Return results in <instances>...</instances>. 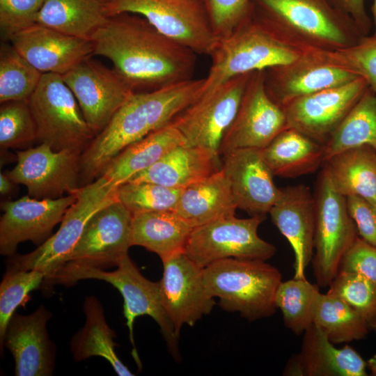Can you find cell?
Here are the masks:
<instances>
[{
	"mask_svg": "<svg viewBox=\"0 0 376 376\" xmlns=\"http://www.w3.org/2000/svg\"><path fill=\"white\" fill-rule=\"evenodd\" d=\"M104 7L107 17L129 13L144 17L196 54L210 56L219 40L202 0H111Z\"/></svg>",
	"mask_w": 376,
	"mask_h": 376,
	"instance_id": "cell-10",
	"label": "cell"
},
{
	"mask_svg": "<svg viewBox=\"0 0 376 376\" xmlns=\"http://www.w3.org/2000/svg\"><path fill=\"white\" fill-rule=\"evenodd\" d=\"M260 151L273 175L283 178L313 173L324 164V146L291 127Z\"/></svg>",
	"mask_w": 376,
	"mask_h": 376,
	"instance_id": "cell-29",
	"label": "cell"
},
{
	"mask_svg": "<svg viewBox=\"0 0 376 376\" xmlns=\"http://www.w3.org/2000/svg\"><path fill=\"white\" fill-rule=\"evenodd\" d=\"M107 18L101 0H45L35 24L91 40Z\"/></svg>",
	"mask_w": 376,
	"mask_h": 376,
	"instance_id": "cell-33",
	"label": "cell"
},
{
	"mask_svg": "<svg viewBox=\"0 0 376 376\" xmlns=\"http://www.w3.org/2000/svg\"><path fill=\"white\" fill-rule=\"evenodd\" d=\"M132 213L118 200L105 205L88 221L65 263L102 269L117 266L132 246Z\"/></svg>",
	"mask_w": 376,
	"mask_h": 376,
	"instance_id": "cell-17",
	"label": "cell"
},
{
	"mask_svg": "<svg viewBox=\"0 0 376 376\" xmlns=\"http://www.w3.org/2000/svg\"><path fill=\"white\" fill-rule=\"evenodd\" d=\"M182 189L150 182H126L117 187V200L132 214L174 211Z\"/></svg>",
	"mask_w": 376,
	"mask_h": 376,
	"instance_id": "cell-38",
	"label": "cell"
},
{
	"mask_svg": "<svg viewBox=\"0 0 376 376\" xmlns=\"http://www.w3.org/2000/svg\"><path fill=\"white\" fill-rule=\"evenodd\" d=\"M207 292L227 312H238L249 322L276 311L275 295L282 281L279 270L266 260L224 258L203 269Z\"/></svg>",
	"mask_w": 376,
	"mask_h": 376,
	"instance_id": "cell-5",
	"label": "cell"
},
{
	"mask_svg": "<svg viewBox=\"0 0 376 376\" xmlns=\"http://www.w3.org/2000/svg\"><path fill=\"white\" fill-rule=\"evenodd\" d=\"M81 152L56 151L44 143L17 152V164L6 174L36 199L58 198L80 187Z\"/></svg>",
	"mask_w": 376,
	"mask_h": 376,
	"instance_id": "cell-13",
	"label": "cell"
},
{
	"mask_svg": "<svg viewBox=\"0 0 376 376\" xmlns=\"http://www.w3.org/2000/svg\"><path fill=\"white\" fill-rule=\"evenodd\" d=\"M324 52L331 61L363 78L376 91V36H363L352 46Z\"/></svg>",
	"mask_w": 376,
	"mask_h": 376,
	"instance_id": "cell-42",
	"label": "cell"
},
{
	"mask_svg": "<svg viewBox=\"0 0 376 376\" xmlns=\"http://www.w3.org/2000/svg\"><path fill=\"white\" fill-rule=\"evenodd\" d=\"M221 169L237 207L250 217L266 219L281 194L260 149L240 148L223 156Z\"/></svg>",
	"mask_w": 376,
	"mask_h": 376,
	"instance_id": "cell-21",
	"label": "cell"
},
{
	"mask_svg": "<svg viewBox=\"0 0 376 376\" xmlns=\"http://www.w3.org/2000/svg\"><path fill=\"white\" fill-rule=\"evenodd\" d=\"M183 144H187L185 138L170 123L126 147L109 162L100 175L118 187Z\"/></svg>",
	"mask_w": 376,
	"mask_h": 376,
	"instance_id": "cell-28",
	"label": "cell"
},
{
	"mask_svg": "<svg viewBox=\"0 0 376 376\" xmlns=\"http://www.w3.org/2000/svg\"><path fill=\"white\" fill-rule=\"evenodd\" d=\"M74 194L58 198L36 199L29 195L1 204L0 253L10 257L17 245L31 241L40 245L61 223L68 208L75 201Z\"/></svg>",
	"mask_w": 376,
	"mask_h": 376,
	"instance_id": "cell-20",
	"label": "cell"
},
{
	"mask_svg": "<svg viewBox=\"0 0 376 376\" xmlns=\"http://www.w3.org/2000/svg\"><path fill=\"white\" fill-rule=\"evenodd\" d=\"M42 74L10 44L0 54V102L29 100Z\"/></svg>",
	"mask_w": 376,
	"mask_h": 376,
	"instance_id": "cell-37",
	"label": "cell"
},
{
	"mask_svg": "<svg viewBox=\"0 0 376 376\" xmlns=\"http://www.w3.org/2000/svg\"><path fill=\"white\" fill-rule=\"evenodd\" d=\"M91 40L93 56L109 59L134 92L151 91L193 79L196 54L139 15L123 13L108 17Z\"/></svg>",
	"mask_w": 376,
	"mask_h": 376,
	"instance_id": "cell-1",
	"label": "cell"
},
{
	"mask_svg": "<svg viewBox=\"0 0 376 376\" xmlns=\"http://www.w3.org/2000/svg\"><path fill=\"white\" fill-rule=\"evenodd\" d=\"M368 88L366 81L357 77L295 99L281 107L288 127L324 146Z\"/></svg>",
	"mask_w": 376,
	"mask_h": 376,
	"instance_id": "cell-18",
	"label": "cell"
},
{
	"mask_svg": "<svg viewBox=\"0 0 376 376\" xmlns=\"http://www.w3.org/2000/svg\"><path fill=\"white\" fill-rule=\"evenodd\" d=\"M116 267L114 271L107 272L100 268L68 263L45 283L72 285L81 279H98L109 283L123 296V314L129 329L132 354L139 368H141V363L134 341L133 325L135 319L141 315H149L156 322L169 352L175 359L180 358L179 338L163 306L159 282H152L144 277L128 255Z\"/></svg>",
	"mask_w": 376,
	"mask_h": 376,
	"instance_id": "cell-6",
	"label": "cell"
},
{
	"mask_svg": "<svg viewBox=\"0 0 376 376\" xmlns=\"http://www.w3.org/2000/svg\"><path fill=\"white\" fill-rule=\"evenodd\" d=\"M338 272L357 273L376 284V247L359 236L343 256Z\"/></svg>",
	"mask_w": 376,
	"mask_h": 376,
	"instance_id": "cell-45",
	"label": "cell"
},
{
	"mask_svg": "<svg viewBox=\"0 0 376 376\" xmlns=\"http://www.w3.org/2000/svg\"><path fill=\"white\" fill-rule=\"evenodd\" d=\"M313 196V274L317 284L327 287L337 275L343 256L359 235L348 210L347 198L335 189L324 166L318 175Z\"/></svg>",
	"mask_w": 376,
	"mask_h": 376,
	"instance_id": "cell-9",
	"label": "cell"
},
{
	"mask_svg": "<svg viewBox=\"0 0 376 376\" xmlns=\"http://www.w3.org/2000/svg\"><path fill=\"white\" fill-rule=\"evenodd\" d=\"M237 209L221 169L182 189L174 212L193 228L235 216Z\"/></svg>",
	"mask_w": 376,
	"mask_h": 376,
	"instance_id": "cell-27",
	"label": "cell"
},
{
	"mask_svg": "<svg viewBox=\"0 0 376 376\" xmlns=\"http://www.w3.org/2000/svg\"><path fill=\"white\" fill-rule=\"evenodd\" d=\"M370 373L373 376H376V367L370 368Z\"/></svg>",
	"mask_w": 376,
	"mask_h": 376,
	"instance_id": "cell-51",
	"label": "cell"
},
{
	"mask_svg": "<svg viewBox=\"0 0 376 376\" xmlns=\"http://www.w3.org/2000/svg\"><path fill=\"white\" fill-rule=\"evenodd\" d=\"M357 77L319 49H308L290 63L264 70L266 91L280 107L299 97L349 83Z\"/></svg>",
	"mask_w": 376,
	"mask_h": 376,
	"instance_id": "cell-15",
	"label": "cell"
},
{
	"mask_svg": "<svg viewBox=\"0 0 376 376\" xmlns=\"http://www.w3.org/2000/svg\"><path fill=\"white\" fill-rule=\"evenodd\" d=\"M329 1L338 10L352 18L363 35L369 34L373 22L366 10L365 0Z\"/></svg>",
	"mask_w": 376,
	"mask_h": 376,
	"instance_id": "cell-47",
	"label": "cell"
},
{
	"mask_svg": "<svg viewBox=\"0 0 376 376\" xmlns=\"http://www.w3.org/2000/svg\"><path fill=\"white\" fill-rule=\"evenodd\" d=\"M287 127L283 108L266 91L264 70L254 71L235 117L222 139L219 155L240 148L260 150Z\"/></svg>",
	"mask_w": 376,
	"mask_h": 376,
	"instance_id": "cell-14",
	"label": "cell"
},
{
	"mask_svg": "<svg viewBox=\"0 0 376 376\" xmlns=\"http://www.w3.org/2000/svg\"><path fill=\"white\" fill-rule=\"evenodd\" d=\"M91 56L62 77L97 135L134 91L113 69H109Z\"/></svg>",
	"mask_w": 376,
	"mask_h": 376,
	"instance_id": "cell-16",
	"label": "cell"
},
{
	"mask_svg": "<svg viewBox=\"0 0 376 376\" xmlns=\"http://www.w3.org/2000/svg\"><path fill=\"white\" fill-rule=\"evenodd\" d=\"M51 313L43 306L29 315L14 313L6 327L3 347L15 360L16 376H49L54 366L55 349L47 322Z\"/></svg>",
	"mask_w": 376,
	"mask_h": 376,
	"instance_id": "cell-24",
	"label": "cell"
},
{
	"mask_svg": "<svg viewBox=\"0 0 376 376\" xmlns=\"http://www.w3.org/2000/svg\"><path fill=\"white\" fill-rule=\"evenodd\" d=\"M7 39L42 74L63 75L93 54L91 40L70 36L38 24L19 30Z\"/></svg>",
	"mask_w": 376,
	"mask_h": 376,
	"instance_id": "cell-22",
	"label": "cell"
},
{
	"mask_svg": "<svg viewBox=\"0 0 376 376\" xmlns=\"http://www.w3.org/2000/svg\"><path fill=\"white\" fill-rule=\"evenodd\" d=\"M219 39L230 34L248 16L253 0H202Z\"/></svg>",
	"mask_w": 376,
	"mask_h": 376,
	"instance_id": "cell-43",
	"label": "cell"
},
{
	"mask_svg": "<svg viewBox=\"0 0 376 376\" xmlns=\"http://www.w3.org/2000/svg\"><path fill=\"white\" fill-rule=\"evenodd\" d=\"M45 274L36 269L22 270L7 267L0 284V347L3 352V340L7 325L19 306L30 299V292L38 288Z\"/></svg>",
	"mask_w": 376,
	"mask_h": 376,
	"instance_id": "cell-39",
	"label": "cell"
},
{
	"mask_svg": "<svg viewBox=\"0 0 376 376\" xmlns=\"http://www.w3.org/2000/svg\"><path fill=\"white\" fill-rule=\"evenodd\" d=\"M205 78L134 92L80 157V186L91 183L130 144L169 124L201 96Z\"/></svg>",
	"mask_w": 376,
	"mask_h": 376,
	"instance_id": "cell-2",
	"label": "cell"
},
{
	"mask_svg": "<svg viewBox=\"0 0 376 376\" xmlns=\"http://www.w3.org/2000/svg\"><path fill=\"white\" fill-rule=\"evenodd\" d=\"M162 261L163 274L159 281L161 299L179 338L184 325L193 327L211 313L216 302L206 291L203 269L184 251Z\"/></svg>",
	"mask_w": 376,
	"mask_h": 376,
	"instance_id": "cell-19",
	"label": "cell"
},
{
	"mask_svg": "<svg viewBox=\"0 0 376 376\" xmlns=\"http://www.w3.org/2000/svg\"><path fill=\"white\" fill-rule=\"evenodd\" d=\"M362 146L376 150V91L369 87L324 145V163L340 152Z\"/></svg>",
	"mask_w": 376,
	"mask_h": 376,
	"instance_id": "cell-34",
	"label": "cell"
},
{
	"mask_svg": "<svg viewBox=\"0 0 376 376\" xmlns=\"http://www.w3.org/2000/svg\"><path fill=\"white\" fill-rule=\"evenodd\" d=\"M265 220L233 216L194 228L184 252L202 269L229 258L267 260L276 249L258 235V226Z\"/></svg>",
	"mask_w": 376,
	"mask_h": 376,
	"instance_id": "cell-11",
	"label": "cell"
},
{
	"mask_svg": "<svg viewBox=\"0 0 376 376\" xmlns=\"http://www.w3.org/2000/svg\"><path fill=\"white\" fill-rule=\"evenodd\" d=\"M269 214L294 252V278L305 279L313 259L315 234V200L308 187L289 185L281 194Z\"/></svg>",
	"mask_w": 376,
	"mask_h": 376,
	"instance_id": "cell-23",
	"label": "cell"
},
{
	"mask_svg": "<svg viewBox=\"0 0 376 376\" xmlns=\"http://www.w3.org/2000/svg\"><path fill=\"white\" fill-rule=\"evenodd\" d=\"M28 102L40 143L82 153L96 136L61 75L42 74Z\"/></svg>",
	"mask_w": 376,
	"mask_h": 376,
	"instance_id": "cell-8",
	"label": "cell"
},
{
	"mask_svg": "<svg viewBox=\"0 0 376 376\" xmlns=\"http://www.w3.org/2000/svg\"><path fill=\"white\" fill-rule=\"evenodd\" d=\"M308 49H313L287 38L258 17L252 8L230 34L219 40L210 55L212 64L203 93L235 76L290 63Z\"/></svg>",
	"mask_w": 376,
	"mask_h": 376,
	"instance_id": "cell-3",
	"label": "cell"
},
{
	"mask_svg": "<svg viewBox=\"0 0 376 376\" xmlns=\"http://www.w3.org/2000/svg\"><path fill=\"white\" fill-rule=\"evenodd\" d=\"M335 189L376 207V150L368 146L340 152L323 164Z\"/></svg>",
	"mask_w": 376,
	"mask_h": 376,
	"instance_id": "cell-30",
	"label": "cell"
},
{
	"mask_svg": "<svg viewBox=\"0 0 376 376\" xmlns=\"http://www.w3.org/2000/svg\"><path fill=\"white\" fill-rule=\"evenodd\" d=\"M221 166L219 155L206 148L183 144L128 181L150 182L182 189L219 171Z\"/></svg>",
	"mask_w": 376,
	"mask_h": 376,
	"instance_id": "cell-26",
	"label": "cell"
},
{
	"mask_svg": "<svg viewBox=\"0 0 376 376\" xmlns=\"http://www.w3.org/2000/svg\"><path fill=\"white\" fill-rule=\"evenodd\" d=\"M36 139V123L28 100L1 103V149L25 147Z\"/></svg>",
	"mask_w": 376,
	"mask_h": 376,
	"instance_id": "cell-41",
	"label": "cell"
},
{
	"mask_svg": "<svg viewBox=\"0 0 376 376\" xmlns=\"http://www.w3.org/2000/svg\"><path fill=\"white\" fill-rule=\"evenodd\" d=\"M313 324L334 344L362 340L370 329L357 312L341 298L329 292L319 295Z\"/></svg>",
	"mask_w": 376,
	"mask_h": 376,
	"instance_id": "cell-35",
	"label": "cell"
},
{
	"mask_svg": "<svg viewBox=\"0 0 376 376\" xmlns=\"http://www.w3.org/2000/svg\"><path fill=\"white\" fill-rule=\"evenodd\" d=\"M367 366L370 368L376 367V353L367 361Z\"/></svg>",
	"mask_w": 376,
	"mask_h": 376,
	"instance_id": "cell-50",
	"label": "cell"
},
{
	"mask_svg": "<svg viewBox=\"0 0 376 376\" xmlns=\"http://www.w3.org/2000/svg\"><path fill=\"white\" fill-rule=\"evenodd\" d=\"M367 362L352 347H336L315 324L304 332L300 352L283 371L289 376H366Z\"/></svg>",
	"mask_w": 376,
	"mask_h": 376,
	"instance_id": "cell-25",
	"label": "cell"
},
{
	"mask_svg": "<svg viewBox=\"0 0 376 376\" xmlns=\"http://www.w3.org/2000/svg\"><path fill=\"white\" fill-rule=\"evenodd\" d=\"M346 198L359 236L376 247V207L358 196Z\"/></svg>",
	"mask_w": 376,
	"mask_h": 376,
	"instance_id": "cell-46",
	"label": "cell"
},
{
	"mask_svg": "<svg viewBox=\"0 0 376 376\" xmlns=\"http://www.w3.org/2000/svg\"><path fill=\"white\" fill-rule=\"evenodd\" d=\"M45 0H0V26L3 36L31 26Z\"/></svg>",
	"mask_w": 376,
	"mask_h": 376,
	"instance_id": "cell-44",
	"label": "cell"
},
{
	"mask_svg": "<svg viewBox=\"0 0 376 376\" xmlns=\"http://www.w3.org/2000/svg\"><path fill=\"white\" fill-rule=\"evenodd\" d=\"M252 72L235 76L203 93L173 119L171 124L188 145L219 155L221 142L235 117Z\"/></svg>",
	"mask_w": 376,
	"mask_h": 376,
	"instance_id": "cell-12",
	"label": "cell"
},
{
	"mask_svg": "<svg viewBox=\"0 0 376 376\" xmlns=\"http://www.w3.org/2000/svg\"><path fill=\"white\" fill-rule=\"evenodd\" d=\"M320 294L319 285L306 278H293L279 284L275 304L281 311L285 326L295 335L304 334L313 324Z\"/></svg>",
	"mask_w": 376,
	"mask_h": 376,
	"instance_id": "cell-36",
	"label": "cell"
},
{
	"mask_svg": "<svg viewBox=\"0 0 376 376\" xmlns=\"http://www.w3.org/2000/svg\"><path fill=\"white\" fill-rule=\"evenodd\" d=\"M86 315L84 327L72 338L70 350L76 362L91 357L105 359L119 376H133L116 353L115 332L108 325L100 301L88 296L83 306Z\"/></svg>",
	"mask_w": 376,
	"mask_h": 376,
	"instance_id": "cell-32",
	"label": "cell"
},
{
	"mask_svg": "<svg viewBox=\"0 0 376 376\" xmlns=\"http://www.w3.org/2000/svg\"><path fill=\"white\" fill-rule=\"evenodd\" d=\"M104 3H106L109 1H110L111 0H101Z\"/></svg>",
	"mask_w": 376,
	"mask_h": 376,
	"instance_id": "cell-52",
	"label": "cell"
},
{
	"mask_svg": "<svg viewBox=\"0 0 376 376\" xmlns=\"http://www.w3.org/2000/svg\"><path fill=\"white\" fill-rule=\"evenodd\" d=\"M192 230L174 211L136 214L132 215V244L146 248L162 260L185 251Z\"/></svg>",
	"mask_w": 376,
	"mask_h": 376,
	"instance_id": "cell-31",
	"label": "cell"
},
{
	"mask_svg": "<svg viewBox=\"0 0 376 376\" xmlns=\"http://www.w3.org/2000/svg\"><path fill=\"white\" fill-rule=\"evenodd\" d=\"M116 189L108 179L100 175L73 190L70 194L75 196L76 200L65 214L58 230L34 251L10 256L7 267L39 270L45 274L44 281L49 279L65 263L90 218L117 200Z\"/></svg>",
	"mask_w": 376,
	"mask_h": 376,
	"instance_id": "cell-7",
	"label": "cell"
},
{
	"mask_svg": "<svg viewBox=\"0 0 376 376\" xmlns=\"http://www.w3.org/2000/svg\"><path fill=\"white\" fill-rule=\"evenodd\" d=\"M252 8L276 31L308 49L334 51L365 36L329 0H253Z\"/></svg>",
	"mask_w": 376,
	"mask_h": 376,
	"instance_id": "cell-4",
	"label": "cell"
},
{
	"mask_svg": "<svg viewBox=\"0 0 376 376\" xmlns=\"http://www.w3.org/2000/svg\"><path fill=\"white\" fill-rule=\"evenodd\" d=\"M327 292L345 301L376 331V284L361 274L338 272Z\"/></svg>",
	"mask_w": 376,
	"mask_h": 376,
	"instance_id": "cell-40",
	"label": "cell"
},
{
	"mask_svg": "<svg viewBox=\"0 0 376 376\" xmlns=\"http://www.w3.org/2000/svg\"><path fill=\"white\" fill-rule=\"evenodd\" d=\"M13 182L11 179L7 175L1 173L0 174V193L1 195L8 194L13 187Z\"/></svg>",
	"mask_w": 376,
	"mask_h": 376,
	"instance_id": "cell-48",
	"label": "cell"
},
{
	"mask_svg": "<svg viewBox=\"0 0 376 376\" xmlns=\"http://www.w3.org/2000/svg\"><path fill=\"white\" fill-rule=\"evenodd\" d=\"M371 12L373 17V24H374V35L376 36V0H373V5L371 7Z\"/></svg>",
	"mask_w": 376,
	"mask_h": 376,
	"instance_id": "cell-49",
	"label": "cell"
}]
</instances>
